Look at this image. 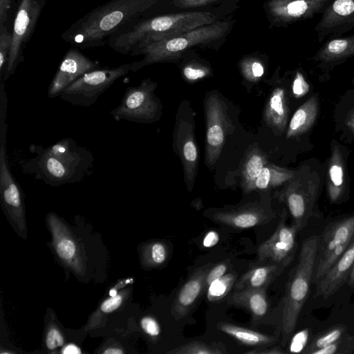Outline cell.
<instances>
[{"label":"cell","mask_w":354,"mask_h":354,"mask_svg":"<svg viewBox=\"0 0 354 354\" xmlns=\"http://www.w3.org/2000/svg\"><path fill=\"white\" fill-rule=\"evenodd\" d=\"M229 267L227 261H223L210 267L205 277L206 290L215 280L226 274Z\"/></svg>","instance_id":"f35d334b"},{"label":"cell","mask_w":354,"mask_h":354,"mask_svg":"<svg viewBox=\"0 0 354 354\" xmlns=\"http://www.w3.org/2000/svg\"><path fill=\"white\" fill-rule=\"evenodd\" d=\"M354 28V0H332L315 27L319 42Z\"/></svg>","instance_id":"2e32d148"},{"label":"cell","mask_w":354,"mask_h":354,"mask_svg":"<svg viewBox=\"0 0 354 354\" xmlns=\"http://www.w3.org/2000/svg\"><path fill=\"white\" fill-rule=\"evenodd\" d=\"M46 343L49 349L53 350L64 344V339L59 330L55 328H51L48 332Z\"/></svg>","instance_id":"7bdbcfd3"},{"label":"cell","mask_w":354,"mask_h":354,"mask_svg":"<svg viewBox=\"0 0 354 354\" xmlns=\"http://www.w3.org/2000/svg\"><path fill=\"white\" fill-rule=\"evenodd\" d=\"M232 301L248 310L254 319L266 315L269 308L266 289H236L232 296Z\"/></svg>","instance_id":"d4e9b609"},{"label":"cell","mask_w":354,"mask_h":354,"mask_svg":"<svg viewBox=\"0 0 354 354\" xmlns=\"http://www.w3.org/2000/svg\"><path fill=\"white\" fill-rule=\"evenodd\" d=\"M212 266V263H207L196 269L180 287L171 308V315L176 319L187 316L206 291L205 277Z\"/></svg>","instance_id":"e0dca14e"},{"label":"cell","mask_w":354,"mask_h":354,"mask_svg":"<svg viewBox=\"0 0 354 354\" xmlns=\"http://www.w3.org/2000/svg\"><path fill=\"white\" fill-rule=\"evenodd\" d=\"M346 283L350 287L354 288V266L352 268L348 278L346 281Z\"/></svg>","instance_id":"681fc988"},{"label":"cell","mask_w":354,"mask_h":354,"mask_svg":"<svg viewBox=\"0 0 354 354\" xmlns=\"http://www.w3.org/2000/svg\"><path fill=\"white\" fill-rule=\"evenodd\" d=\"M206 121L205 162L214 165L218 160L225 144V136L232 125L227 106L216 94L209 95L205 100Z\"/></svg>","instance_id":"30bf717a"},{"label":"cell","mask_w":354,"mask_h":354,"mask_svg":"<svg viewBox=\"0 0 354 354\" xmlns=\"http://www.w3.org/2000/svg\"><path fill=\"white\" fill-rule=\"evenodd\" d=\"M354 238V214L328 224L318 238L313 283L334 265Z\"/></svg>","instance_id":"9c48e42d"},{"label":"cell","mask_w":354,"mask_h":354,"mask_svg":"<svg viewBox=\"0 0 354 354\" xmlns=\"http://www.w3.org/2000/svg\"><path fill=\"white\" fill-rule=\"evenodd\" d=\"M123 351H121L120 349L119 348H109L106 351H104V353H115V354H118V353H122Z\"/></svg>","instance_id":"816d5d0a"},{"label":"cell","mask_w":354,"mask_h":354,"mask_svg":"<svg viewBox=\"0 0 354 354\" xmlns=\"http://www.w3.org/2000/svg\"><path fill=\"white\" fill-rule=\"evenodd\" d=\"M183 73L187 80L196 81L208 75L209 69L198 63H190L184 66Z\"/></svg>","instance_id":"8d00e7d4"},{"label":"cell","mask_w":354,"mask_h":354,"mask_svg":"<svg viewBox=\"0 0 354 354\" xmlns=\"http://www.w3.org/2000/svg\"><path fill=\"white\" fill-rule=\"evenodd\" d=\"M29 149L35 156L23 163L22 171L50 186L81 182L94 169L93 153L71 138L46 147L31 145Z\"/></svg>","instance_id":"7a4b0ae2"},{"label":"cell","mask_w":354,"mask_h":354,"mask_svg":"<svg viewBox=\"0 0 354 354\" xmlns=\"http://www.w3.org/2000/svg\"><path fill=\"white\" fill-rule=\"evenodd\" d=\"M346 124L348 127L351 129V131L354 133V111L351 113V114L347 119Z\"/></svg>","instance_id":"f907efd6"},{"label":"cell","mask_w":354,"mask_h":354,"mask_svg":"<svg viewBox=\"0 0 354 354\" xmlns=\"http://www.w3.org/2000/svg\"><path fill=\"white\" fill-rule=\"evenodd\" d=\"M46 0H17L12 28V44L3 82L14 75L24 61L25 48L33 35ZM1 82V81H0Z\"/></svg>","instance_id":"52a82bcc"},{"label":"cell","mask_w":354,"mask_h":354,"mask_svg":"<svg viewBox=\"0 0 354 354\" xmlns=\"http://www.w3.org/2000/svg\"><path fill=\"white\" fill-rule=\"evenodd\" d=\"M288 107L284 89L276 88L269 97L264 111L267 124L278 133H282L287 124Z\"/></svg>","instance_id":"cb8c5ba5"},{"label":"cell","mask_w":354,"mask_h":354,"mask_svg":"<svg viewBox=\"0 0 354 354\" xmlns=\"http://www.w3.org/2000/svg\"><path fill=\"white\" fill-rule=\"evenodd\" d=\"M165 0H110L74 22L62 35L78 49L101 47L120 29L146 18Z\"/></svg>","instance_id":"6da1fadb"},{"label":"cell","mask_w":354,"mask_h":354,"mask_svg":"<svg viewBox=\"0 0 354 354\" xmlns=\"http://www.w3.org/2000/svg\"><path fill=\"white\" fill-rule=\"evenodd\" d=\"M147 249V261L149 264L158 266L167 261L169 251L167 245L163 242H153Z\"/></svg>","instance_id":"836d02e7"},{"label":"cell","mask_w":354,"mask_h":354,"mask_svg":"<svg viewBox=\"0 0 354 354\" xmlns=\"http://www.w3.org/2000/svg\"><path fill=\"white\" fill-rule=\"evenodd\" d=\"M232 25L233 21L220 19L170 38L149 43L130 55H143L140 61L131 63V71L136 72L148 65L174 60L194 47L217 44L227 35Z\"/></svg>","instance_id":"277c9868"},{"label":"cell","mask_w":354,"mask_h":354,"mask_svg":"<svg viewBox=\"0 0 354 354\" xmlns=\"http://www.w3.org/2000/svg\"><path fill=\"white\" fill-rule=\"evenodd\" d=\"M332 0H268L265 10L273 26H287L322 14Z\"/></svg>","instance_id":"7c38bea8"},{"label":"cell","mask_w":354,"mask_h":354,"mask_svg":"<svg viewBox=\"0 0 354 354\" xmlns=\"http://www.w3.org/2000/svg\"><path fill=\"white\" fill-rule=\"evenodd\" d=\"M354 332L346 334L334 343L319 350L315 354H353Z\"/></svg>","instance_id":"1f68e13d"},{"label":"cell","mask_w":354,"mask_h":354,"mask_svg":"<svg viewBox=\"0 0 354 354\" xmlns=\"http://www.w3.org/2000/svg\"><path fill=\"white\" fill-rule=\"evenodd\" d=\"M0 194L2 203L8 211L17 214H21L23 192L10 169L6 142L0 143Z\"/></svg>","instance_id":"ffe728a7"},{"label":"cell","mask_w":354,"mask_h":354,"mask_svg":"<svg viewBox=\"0 0 354 354\" xmlns=\"http://www.w3.org/2000/svg\"><path fill=\"white\" fill-rule=\"evenodd\" d=\"M353 82H354V80H353Z\"/></svg>","instance_id":"f5cc1de1"},{"label":"cell","mask_w":354,"mask_h":354,"mask_svg":"<svg viewBox=\"0 0 354 354\" xmlns=\"http://www.w3.org/2000/svg\"><path fill=\"white\" fill-rule=\"evenodd\" d=\"M219 241V235L216 231L208 232L203 239V245L205 248L214 246Z\"/></svg>","instance_id":"7dc6e473"},{"label":"cell","mask_w":354,"mask_h":354,"mask_svg":"<svg viewBox=\"0 0 354 354\" xmlns=\"http://www.w3.org/2000/svg\"><path fill=\"white\" fill-rule=\"evenodd\" d=\"M318 236L301 245L298 262L287 281L282 310L283 342L294 332L302 308L308 298L315 270Z\"/></svg>","instance_id":"5b68a950"},{"label":"cell","mask_w":354,"mask_h":354,"mask_svg":"<svg viewBox=\"0 0 354 354\" xmlns=\"http://www.w3.org/2000/svg\"><path fill=\"white\" fill-rule=\"evenodd\" d=\"M131 64L114 68H97L84 73L61 94L60 97L74 106L88 107L115 82L131 71Z\"/></svg>","instance_id":"ba28073f"},{"label":"cell","mask_w":354,"mask_h":354,"mask_svg":"<svg viewBox=\"0 0 354 354\" xmlns=\"http://www.w3.org/2000/svg\"><path fill=\"white\" fill-rule=\"evenodd\" d=\"M286 212L274 233L257 250V261L280 263L287 267L292 261L297 247V233L299 231L295 224L286 223Z\"/></svg>","instance_id":"4fadbf2b"},{"label":"cell","mask_w":354,"mask_h":354,"mask_svg":"<svg viewBox=\"0 0 354 354\" xmlns=\"http://www.w3.org/2000/svg\"><path fill=\"white\" fill-rule=\"evenodd\" d=\"M179 107L174 133V149L183 164L185 181L192 189L197 175L198 151L194 135L192 113H183Z\"/></svg>","instance_id":"8fae6325"},{"label":"cell","mask_w":354,"mask_h":354,"mask_svg":"<svg viewBox=\"0 0 354 354\" xmlns=\"http://www.w3.org/2000/svg\"><path fill=\"white\" fill-rule=\"evenodd\" d=\"M122 297L120 295L112 296L110 299L105 300L102 306L101 310L104 313H111L117 309L121 304Z\"/></svg>","instance_id":"ee69618b"},{"label":"cell","mask_w":354,"mask_h":354,"mask_svg":"<svg viewBox=\"0 0 354 354\" xmlns=\"http://www.w3.org/2000/svg\"><path fill=\"white\" fill-rule=\"evenodd\" d=\"M100 64L84 55L78 48H70L62 60L48 88V97L60 96L63 91L84 73L100 68Z\"/></svg>","instance_id":"9a60e30c"},{"label":"cell","mask_w":354,"mask_h":354,"mask_svg":"<svg viewBox=\"0 0 354 354\" xmlns=\"http://www.w3.org/2000/svg\"><path fill=\"white\" fill-rule=\"evenodd\" d=\"M281 348L279 346H273V347H266L263 348H254L253 350L247 351L246 353L251 354H282L285 353Z\"/></svg>","instance_id":"bcb514c9"},{"label":"cell","mask_w":354,"mask_h":354,"mask_svg":"<svg viewBox=\"0 0 354 354\" xmlns=\"http://www.w3.org/2000/svg\"><path fill=\"white\" fill-rule=\"evenodd\" d=\"M267 164L266 155L258 148L247 155L241 169V187L245 193L256 189V180Z\"/></svg>","instance_id":"83f0119b"},{"label":"cell","mask_w":354,"mask_h":354,"mask_svg":"<svg viewBox=\"0 0 354 354\" xmlns=\"http://www.w3.org/2000/svg\"><path fill=\"white\" fill-rule=\"evenodd\" d=\"M318 104L315 96L300 106L293 114L287 131V138L296 137L306 132L315 121Z\"/></svg>","instance_id":"484cf974"},{"label":"cell","mask_w":354,"mask_h":354,"mask_svg":"<svg viewBox=\"0 0 354 354\" xmlns=\"http://www.w3.org/2000/svg\"><path fill=\"white\" fill-rule=\"evenodd\" d=\"M142 330L151 337H158L160 333V327L157 321L151 317H145L140 322Z\"/></svg>","instance_id":"b9f144b4"},{"label":"cell","mask_w":354,"mask_h":354,"mask_svg":"<svg viewBox=\"0 0 354 354\" xmlns=\"http://www.w3.org/2000/svg\"><path fill=\"white\" fill-rule=\"evenodd\" d=\"M354 266V238L348 248L330 268L315 284V296L327 299L344 284Z\"/></svg>","instance_id":"d6986e66"},{"label":"cell","mask_w":354,"mask_h":354,"mask_svg":"<svg viewBox=\"0 0 354 354\" xmlns=\"http://www.w3.org/2000/svg\"><path fill=\"white\" fill-rule=\"evenodd\" d=\"M156 88L157 84L150 78L142 80L138 86L127 87L120 104L111 114L116 121L151 123L158 120L162 106L155 95Z\"/></svg>","instance_id":"8992f818"},{"label":"cell","mask_w":354,"mask_h":354,"mask_svg":"<svg viewBox=\"0 0 354 354\" xmlns=\"http://www.w3.org/2000/svg\"><path fill=\"white\" fill-rule=\"evenodd\" d=\"M63 353H81L80 349L73 344L68 345L62 351Z\"/></svg>","instance_id":"c3c4849f"},{"label":"cell","mask_w":354,"mask_h":354,"mask_svg":"<svg viewBox=\"0 0 354 354\" xmlns=\"http://www.w3.org/2000/svg\"><path fill=\"white\" fill-rule=\"evenodd\" d=\"M171 354H222L226 353L225 347L221 344H208L204 342L192 341L173 348Z\"/></svg>","instance_id":"f546056e"},{"label":"cell","mask_w":354,"mask_h":354,"mask_svg":"<svg viewBox=\"0 0 354 354\" xmlns=\"http://www.w3.org/2000/svg\"><path fill=\"white\" fill-rule=\"evenodd\" d=\"M13 3L14 0H0V25L7 22Z\"/></svg>","instance_id":"f6af8a7d"},{"label":"cell","mask_w":354,"mask_h":354,"mask_svg":"<svg viewBox=\"0 0 354 354\" xmlns=\"http://www.w3.org/2000/svg\"><path fill=\"white\" fill-rule=\"evenodd\" d=\"M236 278L235 274L228 273L215 280L206 290L208 300L217 301L225 297L234 283Z\"/></svg>","instance_id":"4dcf8cb0"},{"label":"cell","mask_w":354,"mask_h":354,"mask_svg":"<svg viewBox=\"0 0 354 354\" xmlns=\"http://www.w3.org/2000/svg\"><path fill=\"white\" fill-rule=\"evenodd\" d=\"M317 184L295 176L288 181L280 194L299 230L304 228L311 216L317 196Z\"/></svg>","instance_id":"5bb4252c"},{"label":"cell","mask_w":354,"mask_h":354,"mask_svg":"<svg viewBox=\"0 0 354 354\" xmlns=\"http://www.w3.org/2000/svg\"><path fill=\"white\" fill-rule=\"evenodd\" d=\"M311 331V329L306 328L297 333L291 339L288 351L303 353L315 334L310 335Z\"/></svg>","instance_id":"e575fe53"},{"label":"cell","mask_w":354,"mask_h":354,"mask_svg":"<svg viewBox=\"0 0 354 354\" xmlns=\"http://www.w3.org/2000/svg\"><path fill=\"white\" fill-rule=\"evenodd\" d=\"M56 251L62 259L69 261L74 257L76 248L71 239L61 237L56 243Z\"/></svg>","instance_id":"74e56055"},{"label":"cell","mask_w":354,"mask_h":354,"mask_svg":"<svg viewBox=\"0 0 354 354\" xmlns=\"http://www.w3.org/2000/svg\"><path fill=\"white\" fill-rule=\"evenodd\" d=\"M273 214L259 205H245L236 209L218 211L212 219L236 229H248L268 223Z\"/></svg>","instance_id":"ac0fdd59"},{"label":"cell","mask_w":354,"mask_h":354,"mask_svg":"<svg viewBox=\"0 0 354 354\" xmlns=\"http://www.w3.org/2000/svg\"><path fill=\"white\" fill-rule=\"evenodd\" d=\"M286 267L280 263L257 261L236 282V289H266Z\"/></svg>","instance_id":"44dd1931"},{"label":"cell","mask_w":354,"mask_h":354,"mask_svg":"<svg viewBox=\"0 0 354 354\" xmlns=\"http://www.w3.org/2000/svg\"><path fill=\"white\" fill-rule=\"evenodd\" d=\"M353 333L350 326L338 323L315 333L303 353L315 354L317 351L334 343L348 333Z\"/></svg>","instance_id":"f1b7e54d"},{"label":"cell","mask_w":354,"mask_h":354,"mask_svg":"<svg viewBox=\"0 0 354 354\" xmlns=\"http://www.w3.org/2000/svg\"><path fill=\"white\" fill-rule=\"evenodd\" d=\"M242 71L246 78L254 80L263 75L264 67L259 60L250 58L243 62Z\"/></svg>","instance_id":"d590c367"},{"label":"cell","mask_w":354,"mask_h":354,"mask_svg":"<svg viewBox=\"0 0 354 354\" xmlns=\"http://www.w3.org/2000/svg\"><path fill=\"white\" fill-rule=\"evenodd\" d=\"M223 0H173L174 6L183 8L204 7L220 3Z\"/></svg>","instance_id":"60d3db41"},{"label":"cell","mask_w":354,"mask_h":354,"mask_svg":"<svg viewBox=\"0 0 354 354\" xmlns=\"http://www.w3.org/2000/svg\"><path fill=\"white\" fill-rule=\"evenodd\" d=\"M12 44V33L6 24L0 25V81L3 80Z\"/></svg>","instance_id":"d6a6232c"},{"label":"cell","mask_w":354,"mask_h":354,"mask_svg":"<svg viewBox=\"0 0 354 354\" xmlns=\"http://www.w3.org/2000/svg\"><path fill=\"white\" fill-rule=\"evenodd\" d=\"M217 328L237 342L247 346H269L277 341L274 337L227 322H220Z\"/></svg>","instance_id":"4316f807"},{"label":"cell","mask_w":354,"mask_h":354,"mask_svg":"<svg viewBox=\"0 0 354 354\" xmlns=\"http://www.w3.org/2000/svg\"><path fill=\"white\" fill-rule=\"evenodd\" d=\"M326 190L331 203H339L345 191L344 163L340 149L333 145L328 165Z\"/></svg>","instance_id":"7402d4cb"},{"label":"cell","mask_w":354,"mask_h":354,"mask_svg":"<svg viewBox=\"0 0 354 354\" xmlns=\"http://www.w3.org/2000/svg\"><path fill=\"white\" fill-rule=\"evenodd\" d=\"M309 89L310 85L306 80L303 74L297 71L292 82V94L295 97H301L309 91Z\"/></svg>","instance_id":"ab89813d"},{"label":"cell","mask_w":354,"mask_h":354,"mask_svg":"<svg viewBox=\"0 0 354 354\" xmlns=\"http://www.w3.org/2000/svg\"><path fill=\"white\" fill-rule=\"evenodd\" d=\"M354 56V34L327 39L314 56L316 62L332 64Z\"/></svg>","instance_id":"603a6c76"},{"label":"cell","mask_w":354,"mask_h":354,"mask_svg":"<svg viewBox=\"0 0 354 354\" xmlns=\"http://www.w3.org/2000/svg\"><path fill=\"white\" fill-rule=\"evenodd\" d=\"M221 19L209 10L169 13L139 19L111 35L107 44L122 55H131L151 42L170 38Z\"/></svg>","instance_id":"3957f363"}]
</instances>
